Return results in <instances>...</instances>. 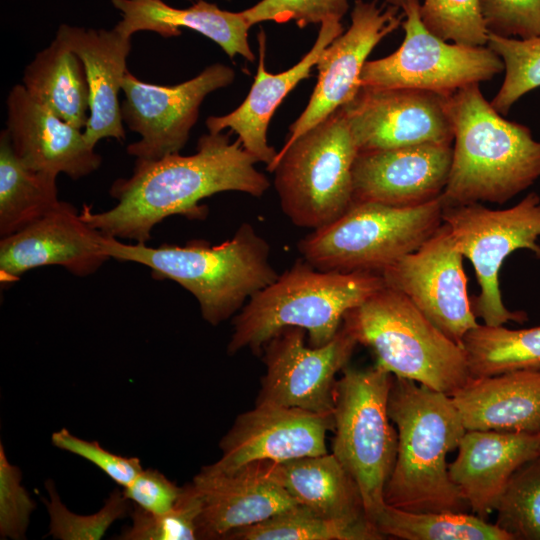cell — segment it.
<instances>
[{"label": "cell", "instance_id": "60d3db41", "mask_svg": "<svg viewBox=\"0 0 540 540\" xmlns=\"http://www.w3.org/2000/svg\"><path fill=\"white\" fill-rule=\"evenodd\" d=\"M52 445L94 464L119 486L127 487L143 470L138 457H124L104 449L97 441H88L62 428L51 436Z\"/></svg>", "mask_w": 540, "mask_h": 540}, {"label": "cell", "instance_id": "ab89813d", "mask_svg": "<svg viewBox=\"0 0 540 540\" xmlns=\"http://www.w3.org/2000/svg\"><path fill=\"white\" fill-rule=\"evenodd\" d=\"M489 33L530 39L540 36V0H481Z\"/></svg>", "mask_w": 540, "mask_h": 540}, {"label": "cell", "instance_id": "ba28073f", "mask_svg": "<svg viewBox=\"0 0 540 540\" xmlns=\"http://www.w3.org/2000/svg\"><path fill=\"white\" fill-rule=\"evenodd\" d=\"M359 153L343 108L277 152L267 171L283 213L312 230L340 217L353 203V166Z\"/></svg>", "mask_w": 540, "mask_h": 540}, {"label": "cell", "instance_id": "7c38bea8", "mask_svg": "<svg viewBox=\"0 0 540 540\" xmlns=\"http://www.w3.org/2000/svg\"><path fill=\"white\" fill-rule=\"evenodd\" d=\"M234 78V70L220 63L173 86L147 83L128 71L122 85V119L140 139L127 146V153L141 160L179 153L189 139L205 97L229 86Z\"/></svg>", "mask_w": 540, "mask_h": 540}, {"label": "cell", "instance_id": "484cf974", "mask_svg": "<svg viewBox=\"0 0 540 540\" xmlns=\"http://www.w3.org/2000/svg\"><path fill=\"white\" fill-rule=\"evenodd\" d=\"M451 398L466 430L540 433V370L471 377Z\"/></svg>", "mask_w": 540, "mask_h": 540}, {"label": "cell", "instance_id": "83f0119b", "mask_svg": "<svg viewBox=\"0 0 540 540\" xmlns=\"http://www.w3.org/2000/svg\"><path fill=\"white\" fill-rule=\"evenodd\" d=\"M23 86L67 123L84 129L90 113L89 87L79 57L54 38L26 66Z\"/></svg>", "mask_w": 540, "mask_h": 540}, {"label": "cell", "instance_id": "277c9868", "mask_svg": "<svg viewBox=\"0 0 540 540\" xmlns=\"http://www.w3.org/2000/svg\"><path fill=\"white\" fill-rule=\"evenodd\" d=\"M388 414L398 444L385 486L386 504L411 512H466L446 461L466 432L451 396L393 376Z\"/></svg>", "mask_w": 540, "mask_h": 540}, {"label": "cell", "instance_id": "d6a6232c", "mask_svg": "<svg viewBox=\"0 0 540 540\" xmlns=\"http://www.w3.org/2000/svg\"><path fill=\"white\" fill-rule=\"evenodd\" d=\"M494 511L495 524L513 540H540V456L512 474Z\"/></svg>", "mask_w": 540, "mask_h": 540}, {"label": "cell", "instance_id": "2e32d148", "mask_svg": "<svg viewBox=\"0 0 540 540\" xmlns=\"http://www.w3.org/2000/svg\"><path fill=\"white\" fill-rule=\"evenodd\" d=\"M403 19L404 13L397 7L385 8L376 0H355L349 28L319 57L313 93L304 111L289 127L281 150L354 99L361 88L360 77L367 57L382 39L402 24Z\"/></svg>", "mask_w": 540, "mask_h": 540}, {"label": "cell", "instance_id": "7bdbcfd3", "mask_svg": "<svg viewBox=\"0 0 540 540\" xmlns=\"http://www.w3.org/2000/svg\"><path fill=\"white\" fill-rule=\"evenodd\" d=\"M408 1L409 0H385L386 4L388 6L397 7L399 9H401V10Z\"/></svg>", "mask_w": 540, "mask_h": 540}, {"label": "cell", "instance_id": "836d02e7", "mask_svg": "<svg viewBox=\"0 0 540 540\" xmlns=\"http://www.w3.org/2000/svg\"><path fill=\"white\" fill-rule=\"evenodd\" d=\"M487 46L504 65V80L490 102L504 116L523 95L540 87V36L517 39L489 33Z\"/></svg>", "mask_w": 540, "mask_h": 540}, {"label": "cell", "instance_id": "4fadbf2b", "mask_svg": "<svg viewBox=\"0 0 540 540\" xmlns=\"http://www.w3.org/2000/svg\"><path fill=\"white\" fill-rule=\"evenodd\" d=\"M306 334L303 328L285 327L264 345L266 372L256 405L333 416L336 375L348 366L358 343L344 325L320 347L306 346Z\"/></svg>", "mask_w": 540, "mask_h": 540}, {"label": "cell", "instance_id": "b9f144b4", "mask_svg": "<svg viewBox=\"0 0 540 540\" xmlns=\"http://www.w3.org/2000/svg\"><path fill=\"white\" fill-rule=\"evenodd\" d=\"M182 487L177 486L156 469H143L123 489L125 497L145 511L161 514L169 511L177 502Z\"/></svg>", "mask_w": 540, "mask_h": 540}, {"label": "cell", "instance_id": "d590c367", "mask_svg": "<svg viewBox=\"0 0 540 540\" xmlns=\"http://www.w3.org/2000/svg\"><path fill=\"white\" fill-rule=\"evenodd\" d=\"M48 499L41 498L49 515L48 535L60 540H99L111 525L131 514L133 505L123 491L116 488L96 513L80 515L62 502L54 482H45Z\"/></svg>", "mask_w": 540, "mask_h": 540}, {"label": "cell", "instance_id": "8992f818", "mask_svg": "<svg viewBox=\"0 0 540 540\" xmlns=\"http://www.w3.org/2000/svg\"><path fill=\"white\" fill-rule=\"evenodd\" d=\"M358 344L376 365L452 396L471 378L461 344L446 336L402 293L383 287L344 315Z\"/></svg>", "mask_w": 540, "mask_h": 540}, {"label": "cell", "instance_id": "4dcf8cb0", "mask_svg": "<svg viewBox=\"0 0 540 540\" xmlns=\"http://www.w3.org/2000/svg\"><path fill=\"white\" fill-rule=\"evenodd\" d=\"M377 530L404 540H513L496 524L466 512H411L386 504L374 519Z\"/></svg>", "mask_w": 540, "mask_h": 540}, {"label": "cell", "instance_id": "f546056e", "mask_svg": "<svg viewBox=\"0 0 540 540\" xmlns=\"http://www.w3.org/2000/svg\"><path fill=\"white\" fill-rule=\"evenodd\" d=\"M472 378L540 370V326L508 329L478 324L462 339Z\"/></svg>", "mask_w": 540, "mask_h": 540}, {"label": "cell", "instance_id": "74e56055", "mask_svg": "<svg viewBox=\"0 0 540 540\" xmlns=\"http://www.w3.org/2000/svg\"><path fill=\"white\" fill-rule=\"evenodd\" d=\"M348 9L349 0H261L242 13L250 26L266 21H294L304 28L327 20L341 21Z\"/></svg>", "mask_w": 540, "mask_h": 540}, {"label": "cell", "instance_id": "8fae6325", "mask_svg": "<svg viewBox=\"0 0 540 540\" xmlns=\"http://www.w3.org/2000/svg\"><path fill=\"white\" fill-rule=\"evenodd\" d=\"M419 9V0L405 4L403 42L392 54L365 63L361 86L410 88L448 96L504 70L501 58L487 45L449 43L434 35L423 24Z\"/></svg>", "mask_w": 540, "mask_h": 540}, {"label": "cell", "instance_id": "f35d334b", "mask_svg": "<svg viewBox=\"0 0 540 540\" xmlns=\"http://www.w3.org/2000/svg\"><path fill=\"white\" fill-rule=\"evenodd\" d=\"M36 503L22 485V473L11 464L0 444V536L1 539L26 538Z\"/></svg>", "mask_w": 540, "mask_h": 540}, {"label": "cell", "instance_id": "52a82bcc", "mask_svg": "<svg viewBox=\"0 0 540 540\" xmlns=\"http://www.w3.org/2000/svg\"><path fill=\"white\" fill-rule=\"evenodd\" d=\"M444 207L442 195L412 207L354 201L336 220L302 238L298 250L322 271L381 274L434 234Z\"/></svg>", "mask_w": 540, "mask_h": 540}, {"label": "cell", "instance_id": "9a60e30c", "mask_svg": "<svg viewBox=\"0 0 540 540\" xmlns=\"http://www.w3.org/2000/svg\"><path fill=\"white\" fill-rule=\"evenodd\" d=\"M342 108L359 152L453 142L447 96L441 94L361 86Z\"/></svg>", "mask_w": 540, "mask_h": 540}, {"label": "cell", "instance_id": "7a4b0ae2", "mask_svg": "<svg viewBox=\"0 0 540 540\" xmlns=\"http://www.w3.org/2000/svg\"><path fill=\"white\" fill-rule=\"evenodd\" d=\"M100 245L110 258L142 264L155 279L181 285L196 298L203 319L213 326L230 318L279 276L270 262L269 244L247 222L231 239L213 246L193 240L181 246L151 247L105 235Z\"/></svg>", "mask_w": 540, "mask_h": 540}, {"label": "cell", "instance_id": "30bf717a", "mask_svg": "<svg viewBox=\"0 0 540 540\" xmlns=\"http://www.w3.org/2000/svg\"><path fill=\"white\" fill-rule=\"evenodd\" d=\"M445 223L464 257L473 265L479 295L473 311L484 324L523 323V311H510L499 288V271L505 259L519 249L532 251L540 259V196L531 192L516 205L500 210L481 203L445 206Z\"/></svg>", "mask_w": 540, "mask_h": 540}, {"label": "cell", "instance_id": "1f68e13d", "mask_svg": "<svg viewBox=\"0 0 540 540\" xmlns=\"http://www.w3.org/2000/svg\"><path fill=\"white\" fill-rule=\"evenodd\" d=\"M234 540H380L384 536L368 520L350 522L322 516L298 504L265 521L239 529Z\"/></svg>", "mask_w": 540, "mask_h": 540}, {"label": "cell", "instance_id": "5b68a950", "mask_svg": "<svg viewBox=\"0 0 540 540\" xmlns=\"http://www.w3.org/2000/svg\"><path fill=\"white\" fill-rule=\"evenodd\" d=\"M385 287L381 274L316 269L303 258L253 295L233 319L227 353H259L285 327L303 328L310 347L330 342L344 315Z\"/></svg>", "mask_w": 540, "mask_h": 540}, {"label": "cell", "instance_id": "5bb4252c", "mask_svg": "<svg viewBox=\"0 0 540 540\" xmlns=\"http://www.w3.org/2000/svg\"><path fill=\"white\" fill-rule=\"evenodd\" d=\"M463 257L443 223L417 250L381 273L386 287L409 298L437 328L459 344L479 324L468 297Z\"/></svg>", "mask_w": 540, "mask_h": 540}, {"label": "cell", "instance_id": "3957f363", "mask_svg": "<svg viewBox=\"0 0 540 540\" xmlns=\"http://www.w3.org/2000/svg\"><path fill=\"white\" fill-rule=\"evenodd\" d=\"M454 146L445 206L504 204L540 178V141L505 119L472 84L447 96Z\"/></svg>", "mask_w": 540, "mask_h": 540}, {"label": "cell", "instance_id": "ffe728a7", "mask_svg": "<svg viewBox=\"0 0 540 540\" xmlns=\"http://www.w3.org/2000/svg\"><path fill=\"white\" fill-rule=\"evenodd\" d=\"M451 144H420L359 152L353 202L412 207L440 197L452 163Z\"/></svg>", "mask_w": 540, "mask_h": 540}, {"label": "cell", "instance_id": "8d00e7d4", "mask_svg": "<svg viewBox=\"0 0 540 540\" xmlns=\"http://www.w3.org/2000/svg\"><path fill=\"white\" fill-rule=\"evenodd\" d=\"M420 17L439 38L467 46H485L488 40L481 0H424Z\"/></svg>", "mask_w": 540, "mask_h": 540}, {"label": "cell", "instance_id": "7402d4cb", "mask_svg": "<svg viewBox=\"0 0 540 540\" xmlns=\"http://www.w3.org/2000/svg\"><path fill=\"white\" fill-rule=\"evenodd\" d=\"M344 32L340 20H327L320 24L319 33L313 47L294 66L281 73L272 74L265 69L266 36L258 33L259 62L251 89L242 102L232 112L222 116H209L206 127L209 133H220L225 129L234 132L243 147L258 162L269 166L277 152L267 142L270 120L291 90L310 77L324 49Z\"/></svg>", "mask_w": 540, "mask_h": 540}, {"label": "cell", "instance_id": "603a6c76", "mask_svg": "<svg viewBox=\"0 0 540 540\" xmlns=\"http://www.w3.org/2000/svg\"><path fill=\"white\" fill-rule=\"evenodd\" d=\"M81 60L90 94V113L83 129L88 143L95 145L102 139L126 138L119 92L127 70L131 37L115 27L111 30L93 29L61 24L56 36Z\"/></svg>", "mask_w": 540, "mask_h": 540}, {"label": "cell", "instance_id": "d6986e66", "mask_svg": "<svg viewBox=\"0 0 540 540\" xmlns=\"http://www.w3.org/2000/svg\"><path fill=\"white\" fill-rule=\"evenodd\" d=\"M202 510L199 539H227L239 529L298 505L279 481L275 462H250L232 472L204 466L193 478Z\"/></svg>", "mask_w": 540, "mask_h": 540}, {"label": "cell", "instance_id": "cb8c5ba5", "mask_svg": "<svg viewBox=\"0 0 540 540\" xmlns=\"http://www.w3.org/2000/svg\"><path fill=\"white\" fill-rule=\"evenodd\" d=\"M449 475L472 513L486 519L512 474L540 456V433L466 430Z\"/></svg>", "mask_w": 540, "mask_h": 540}, {"label": "cell", "instance_id": "9c48e42d", "mask_svg": "<svg viewBox=\"0 0 540 540\" xmlns=\"http://www.w3.org/2000/svg\"><path fill=\"white\" fill-rule=\"evenodd\" d=\"M392 381L393 375L376 364L346 366L334 387L332 453L357 484L373 525L386 505L385 486L397 454V430L388 414Z\"/></svg>", "mask_w": 540, "mask_h": 540}, {"label": "cell", "instance_id": "44dd1931", "mask_svg": "<svg viewBox=\"0 0 540 540\" xmlns=\"http://www.w3.org/2000/svg\"><path fill=\"white\" fill-rule=\"evenodd\" d=\"M6 130L17 157L29 168L73 180L96 171L102 162L84 131L34 99L22 84L10 90Z\"/></svg>", "mask_w": 540, "mask_h": 540}, {"label": "cell", "instance_id": "f1b7e54d", "mask_svg": "<svg viewBox=\"0 0 540 540\" xmlns=\"http://www.w3.org/2000/svg\"><path fill=\"white\" fill-rule=\"evenodd\" d=\"M57 176L33 170L15 154L7 130L0 134V236L32 224L58 203Z\"/></svg>", "mask_w": 540, "mask_h": 540}, {"label": "cell", "instance_id": "6da1fadb", "mask_svg": "<svg viewBox=\"0 0 540 540\" xmlns=\"http://www.w3.org/2000/svg\"><path fill=\"white\" fill-rule=\"evenodd\" d=\"M231 133H207L196 153L170 154L155 160L136 159L128 178L114 181L110 195L117 203L102 212L83 205L81 216L102 235L146 243L153 228L173 215L203 220L208 210L204 198L225 191L261 197L269 189L258 160Z\"/></svg>", "mask_w": 540, "mask_h": 540}, {"label": "cell", "instance_id": "e0dca14e", "mask_svg": "<svg viewBox=\"0 0 540 540\" xmlns=\"http://www.w3.org/2000/svg\"><path fill=\"white\" fill-rule=\"evenodd\" d=\"M333 429V416L299 408L255 405L236 417L220 441L222 456L207 467L232 472L254 461L282 463L326 454V434Z\"/></svg>", "mask_w": 540, "mask_h": 540}, {"label": "cell", "instance_id": "d4e9b609", "mask_svg": "<svg viewBox=\"0 0 540 540\" xmlns=\"http://www.w3.org/2000/svg\"><path fill=\"white\" fill-rule=\"evenodd\" d=\"M121 15L115 28L127 37L151 31L164 38L181 35L188 28L209 38L233 59L240 55L255 60L248 42L250 25L242 11L231 12L216 4L198 0L188 8H175L162 0H110Z\"/></svg>", "mask_w": 540, "mask_h": 540}, {"label": "cell", "instance_id": "ac0fdd59", "mask_svg": "<svg viewBox=\"0 0 540 540\" xmlns=\"http://www.w3.org/2000/svg\"><path fill=\"white\" fill-rule=\"evenodd\" d=\"M101 235L71 203L59 201L32 224L1 238V283H13L25 272L49 265L89 276L110 258L101 248Z\"/></svg>", "mask_w": 540, "mask_h": 540}, {"label": "cell", "instance_id": "4316f807", "mask_svg": "<svg viewBox=\"0 0 540 540\" xmlns=\"http://www.w3.org/2000/svg\"><path fill=\"white\" fill-rule=\"evenodd\" d=\"M275 471L295 501L313 512L350 522L368 520L357 484L333 453L275 463Z\"/></svg>", "mask_w": 540, "mask_h": 540}, {"label": "cell", "instance_id": "e575fe53", "mask_svg": "<svg viewBox=\"0 0 540 540\" xmlns=\"http://www.w3.org/2000/svg\"><path fill=\"white\" fill-rule=\"evenodd\" d=\"M133 505V504H132ZM201 498L193 483L182 486L175 505L167 512L154 514L133 505L131 524L117 540H194L199 539Z\"/></svg>", "mask_w": 540, "mask_h": 540}]
</instances>
